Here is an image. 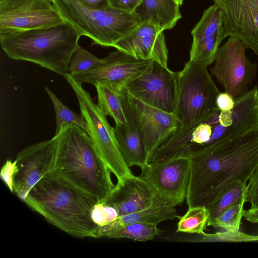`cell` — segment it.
<instances>
[{
  "mask_svg": "<svg viewBox=\"0 0 258 258\" xmlns=\"http://www.w3.org/2000/svg\"><path fill=\"white\" fill-rule=\"evenodd\" d=\"M188 207L209 204L233 183H247L258 167V125L216 142L190 158Z\"/></svg>",
  "mask_w": 258,
  "mask_h": 258,
  "instance_id": "1",
  "label": "cell"
},
{
  "mask_svg": "<svg viewBox=\"0 0 258 258\" xmlns=\"http://www.w3.org/2000/svg\"><path fill=\"white\" fill-rule=\"evenodd\" d=\"M22 200L68 234L96 238L98 225L93 214L98 203L54 170L40 179Z\"/></svg>",
  "mask_w": 258,
  "mask_h": 258,
  "instance_id": "2",
  "label": "cell"
},
{
  "mask_svg": "<svg viewBox=\"0 0 258 258\" xmlns=\"http://www.w3.org/2000/svg\"><path fill=\"white\" fill-rule=\"evenodd\" d=\"M54 137L56 143L54 170L98 203H104L115 185L112 172L88 134L71 123L63 126Z\"/></svg>",
  "mask_w": 258,
  "mask_h": 258,
  "instance_id": "3",
  "label": "cell"
},
{
  "mask_svg": "<svg viewBox=\"0 0 258 258\" xmlns=\"http://www.w3.org/2000/svg\"><path fill=\"white\" fill-rule=\"evenodd\" d=\"M81 36L65 22L47 28L0 33V43L10 59L33 63L64 76Z\"/></svg>",
  "mask_w": 258,
  "mask_h": 258,
  "instance_id": "4",
  "label": "cell"
},
{
  "mask_svg": "<svg viewBox=\"0 0 258 258\" xmlns=\"http://www.w3.org/2000/svg\"><path fill=\"white\" fill-rule=\"evenodd\" d=\"M52 2L65 21L82 36L89 38L94 45L114 47L141 23L135 12L121 11L109 5L93 9L84 6L79 0Z\"/></svg>",
  "mask_w": 258,
  "mask_h": 258,
  "instance_id": "5",
  "label": "cell"
},
{
  "mask_svg": "<svg viewBox=\"0 0 258 258\" xmlns=\"http://www.w3.org/2000/svg\"><path fill=\"white\" fill-rule=\"evenodd\" d=\"M220 93L207 67L189 60L177 72V93L175 112L183 132L193 130L207 121L219 109L216 99Z\"/></svg>",
  "mask_w": 258,
  "mask_h": 258,
  "instance_id": "6",
  "label": "cell"
},
{
  "mask_svg": "<svg viewBox=\"0 0 258 258\" xmlns=\"http://www.w3.org/2000/svg\"><path fill=\"white\" fill-rule=\"evenodd\" d=\"M64 79L77 98L81 114L87 125V133L100 156L117 181L133 176L120 148L114 128L108 122L105 115L92 100L90 93L67 73Z\"/></svg>",
  "mask_w": 258,
  "mask_h": 258,
  "instance_id": "7",
  "label": "cell"
},
{
  "mask_svg": "<svg viewBox=\"0 0 258 258\" xmlns=\"http://www.w3.org/2000/svg\"><path fill=\"white\" fill-rule=\"evenodd\" d=\"M246 48L238 38L229 36L215 55L211 73L224 92L235 100L248 91L257 71V64L246 55Z\"/></svg>",
  "mask_w": 258,
  "mask_h": 258,
  "instance_id": "8",
  "label": "cell"
},
{
  "mask_svg": "<svg viewBox=\"0 0 258 258\" xmlns=\"http://www.w3.org/2000/svg\"><path fill=\"white\" fill-rule=\"evenodd\" d=\"M144 103L167 113L175 112L177 93V72L151 61L140 75L124 88Z\"/></svg>",
  "mask_w": 258,
  "mask_h": 258,
  "instance_id": "9",
  "label": "cell"
},
{
  "mask_svg": "<svg viewBox=\"0 0 258 258\" xmlns=\"http://www.w3.org/2000/svg\"><path fill=\"white\" fill-rule=\"evenodd\" d=\"M65 22L52 0L0 1V33L47 28Z\"/></svg>",
  "mask_w": 258,
  "mask_h": 258,
  "instance_id": "10",
  "label": "cell"
},
{
  "mask_svg": "<svg viewBox=\"0 0 258 258\" xmlns=\"http://www.w3.org/2000/svg\"><path fill=\"white\" fill-rule=\"evenodd\" d=\"M56 143L54 137L20 151L14 161L13 191L23 200L30 189L54 169Z\"/></svg>",
  "mask_w": 258,
  "mask_h": 258,
  "instance_id": "11",
  "label": "cell"
},
{
  "mask_svg": "<svg viewBox=\"0 0 258 258\" xmlns=\"http://www.w3.org/2000/svg\"><path fill=\"white\" fill-rule=\"evenodd\" d=\"M190 158L178 157L161 162H149L139 176L162 197L176 205L186 198L190 175Z\"/></svg>",
  "mask_w": 258,
  "mask_h": 258,
  "instance_id": "12",
  "label": "cell"
},
{
  "mask_svg": "<svg viewBox=\"0 0 258 258\" xmlns=\"http://www.w3.org/2000/svg\"><path fill=\"white\" fill-rule=\"evenodd\" d=\"M151 61L137 59L116 49L102 58L101 62L95 67L70 75L81 84L94 85L98 82H104L122 89L143 73Z\"/></svg>",
  "mask_w": 258,
  "mask_h": 258,
  "instance_id": "13",
  "label": "cell"
},
{
  "mask_svg": "<svg viewBox=\"0 0 258 258\" xmlns=\"http://www.w3.org/2000/svg\"><path fill=\"white\" fill-rule=\"evenodd\" d=\"M221 10L226 36H234L258 55V0H213Z\"/></svg>",
  "mask_w": 258,
  "mask_h": 258,
  "instance_id": "14",
  "label": "cell"
},
{
  "mask_svg": "<svg viewBox=\"0 0 258 258\" xmlns=\"http://www.w3.org/2000/svg\"><path fill=\"white\" fill-rule=\"evenodd\" d=\"M127 93L149 163L155 151L179 127V122L174 114L147 105Z\"/></svg>",
  "mask_w": 258,
  "mask_h": 258,
  "instance_id": "15",
  "label": "cell"
},
{
  "mask_svg": "<svg viewBox=\"0 0 258 258\" xmlns=\"http://www.w3.org/2000/svg\"><path fill=\"white\" fill-rule=\"evenodd\" d=\"M114 47L137 59L154 61L167 67L168 51L164 31L151 23H140Z\"/></svg>",
  "mask_w": 258,
  "mask_h": 258,
  "instance_id": "16",
  "label": "cell"
},
{
  "mask_svg": "<svg viewBox=\"0 0 258 258\" xmlns=\"http://www.w3.org/2000/svg\"><path fill=\"white\" fill-rule=\"evenodd\" d=\"M161 197L148 182L133 175L117 181L104 203L121 216L143 209Z\"/></svg>",
  "mask_w": 258,
  "mask_h": 258,
  "instance_id": "17",
  "label": "cell"
},
{
  "mask_svg": "<svg viewBox=\"0 0 258 258\" xmlns=\"http://www.w3.org/2000/svg\"><path fill=\"white\" fill-rule=\"evenodd\" d=\"M122 104L125 112V124H116L114 132L123 156L128 166L141 169L147 161L143 137L129 101L126 90H121Z\"/></svg>",
  "mask_w": 258,
  "mask_h": 258,
  "instance_id": "18",
  "label": "cell"
},
{
  "mask_svg": "<svg viewBox=\"0 0 258 258\" xmlns=\"http://www.w3.org/2000/svg\"><path fill=\"white\" fill-rule=\"evenodd\" d=\"M176 205L162 197L150 206L131 213L119 216L113 222L98 227L96 238L111 236L122 227L137 222H147L158 225L166 220L178 218Z\"/></svg>",
  "mask_w": 258,
  "mask_h": 258,
  "instance_id": "19",
  "label": "cell"
},
{
  "mask_svg": "<svg viewBox=\"0 0 258 258\" xmlns=\"http://www.w3.org/2000/svg\"><path fill=\"white\" fill-rule=\"evenodd\" d=\"M176 0H142L135 11L141 22H150L163 31L172 29L182 18Z\"/></svg>",
  "mask_w": 258,
  "mask_h": 258,
  "instance_id": "20",
  "label": "cell"
},
{
  "mask_svg": "<svg viewBox=\"0 0 258 258\" xmlns=\"http://www.w3.org/2000/svg\"><path fill=\"white\" fill-rule=\"evenodd\" d=\"M97 93V106L106 116L111 117L115 124H125L126 119L124 111L121 90L112 85L98 82L94 85Z\"/></svg>",
  "mask_w": 258,
  "mask_h": 258,
  "instance_id": "21",
  "label": "cell"
},
{
  "mask_svg": "<svg viewBox=\"0 0 258 258\" xmlns=\"http://www.w3.org/2000/svg\"><path fill=\"white\" fill-rule=\"evenodd\" d=\"M248 185L237 181L211 203L207 207L210 216L207 226L223 211L242 200H247Z\"/></svg>",
  "mask_w": 258,
  "mask_h": 258,
  "instance_id": "22",
  "label": "cell"
},
{
  "mask_svg": "<svg viewBox=\"0 0 258 258\" xmlns=\"http://www.w3.org/2000/svg\"><path fill=\"white\" fill-rule=\"evenodd\" d=\"M226 37L223 26L214 34L193 41L190 51L189 60L207 67L213 63L219 45Z\"/></svg>",
  "mask_w": 258,
  "mask_h": 258,
  "instance_id": "23",
  "label": "cell"
},
{
  "mask_svg": "<svg viewBox=\"0 0 258 258\" xmlns=\"http://www.w3.org/2000/svg\"><path fill=\"white\" fill-rule=\"evenodd\" d=\"M210 213L205 206L188 207L183 216H179L176 232L203 235L207 226Z\"/></svg>",
  "mask_w": 258,
  "mask_h": 258,
  "instance_id": "24",
  "label": "cell"
},
{
  "mask_svg": "<svg viewBox=\"0 0 258 258\" xmlns=\"http://www.w3.org/2000/svg\"><path fill=\"white\" fill-rule=\"evenodd\" d=\"M223 25L222 12L217 5L214 4L205 10L201 18L191 31L193 41L214 34L223 27Z\"/></svg>",
  "mask_w": 258,
  "mask_h": 258,
  "instance_id": "25",
  "label": "cell"
},
{
  "mask_svg": "<svg viewBox=\"0 0 258 258\" xmlns=\"http://www.w3.org/2000/svg\"><path fill=\"white\" fill-rule=\"evenodd\" d=\"M155 224L137 222L125 225L115 232L110 238H126L137 241H146L154 239L161 231Z\"/></svg>",
  "mask_w": 258,
  "mask_h": 258,
  "instance_id": "26",
  "label": "cell"
},
{
  "mask_svg": "<svg viewBox=\"0 0 258 258\" xmlns=\"http://www.w3.org/2000/svg\"><path fill=\"white\" fill-rule=\"evenodd\" d=\"M44 89L53 105L55 110V134H57L63 126L71 123L79 126L87 133L86 123L81 114H77L70 110L48 87L45 86Z\"/></svg>",
  "mask_w": 258,
  "mask_h": 258,
  "instance_id": "27",
  "label": "cell"
},
{
  "mask_svg": "<svg viewBox=\"0 0 258 258\" xmlns=\"http://www.w3.org/2000/svg\"><path fill=\"white\" fill-rule=\"evenodd\" d=\"M247 200H242L231 206L215 219L209 225L221 228L228 232L239 231L244 214V205Z\"/></svg>",
  "mask_w": 258,
  "mask_h": 258,
  "instance_id": "28",
  "label": "cell"
},
{
  "mask_svg": "<svg viewBox=\"0 0 258 258\" xmlns=\"http://www.w3.org/2000/svg\"><path fill=\"white\" fill-rule=\"evenodd\" d=\"M102 60L80 46L73 54L68 67L70 74L83 72L90 70Z\"/></svg>",
  "mask_w": 258,
  "mask_h": 258,
  "instance_id": "29",
  "label": "cell"
},
{
  "mask_svg": "<svg viewBox=\"0 0 258 258\" xmlns=\"http://www.w3.org/2000/svg\"><path fill=\"white\" fill-rule=\"evenodd\" d=\"M15 169V162L8 159L3 165L0 174L1 178L12 192L13 191V180Z\"/></svg>",
  "mask_w": 258,
  "mask_h": 258,
  "instance_id": "30",
  "label": "cell"
},
{
  "mask_svg": "<svg viewBox=\"0 0 258 258\" xmlns=\"http://www.w3.org/2000/svg\"><path fill=\"white\" fill-rule=\"evenodd\" d=\"M247 202L251 204V207H258V167L249 180Z\"/></svg>",
  "mask_w": 258,
  "mask_h": 258,
  "instance_id": "31",
  "label": "cell"
},
{
  "mask_svg": "<svg viewBox=\"0 0 258 258\" xmlns=\"http://www.w3.org/2000/svg\"><path fill=\"white\" fill-rule=\"evenodd\" d=\"M142 0H109L110 6L128 13L135 12Z\"/></svg>",
  "mask_w": 258,
  "mask_h": 258,
  "instance_id": "32",
  "label": "cell"
},
{
  "mask_svg": "<svg viewBox=\"0 0 258 258\" xmlns=\"http://www.w3.org/2000/svg\"><path fill=\"white\" fill-rule=\"evenodd\" d=\"M235 100L227 93H220L216 99V104L220 111L231 110L234 105Z\"/></svg>",
  "mask_w": 258,
  "mask_h": 258,
  "instance_id": "33",
  "label": "cell"
},
{
  "mask_svg": "<svg viewBox=\"0 0 258 258\" xmlns=\"http://www.w3.org/2000/svg\"><path fill=\"white\" fill-rule=\"evenodd\" d=\"M86 7L98 9L109 6V0H79Z\"/></svg>",
  "mask_w": 258,
  "mask_h": 258,
  "instance_id": "34",
  "label": "cell"
},
{
  "mask_svg": "<svg viewBox=\"0 0 258 258\" xmlns=\"http://www.w3.org/2000/svg\"><path fill=\"white\" fill-rule=\"evenodd\" d=\"M243 216L246 220L252 223H258V207H250L244 210Z\"/></svg>",
  "mask_w": 258,
  "mask_h": 258,
  "instance_id": "35",
  "label": "cell"
},
{
  "mask_svg": "<svg viewBox=\"0 0 258 258\" xmlns=\"http://www.w3.org/2000/svg\"><path fill=\"white\" fill-rule=\"evenodd\" d=\"M178 3L180 5H181L183 2V0H176Z\"/></svg>",
  "mask_w": 258,
  "mask_h": 258,
  "instance_id": "36",
  "label": "cell"
},
{
  "mask_svg": "<svg viewBox=\"0 0 258 258\" xmlns=\"http://www.w3.org/2000/svg\"><path fill=\"white\" fill-rule=\"evenodd\" d=\"M0 1H2V0H0Z\"/></svg>",
  "mask_w": 258,
  "mask_h": 258,
  "instance_id": "37",
  "label": "cell"
}]
</instances>
